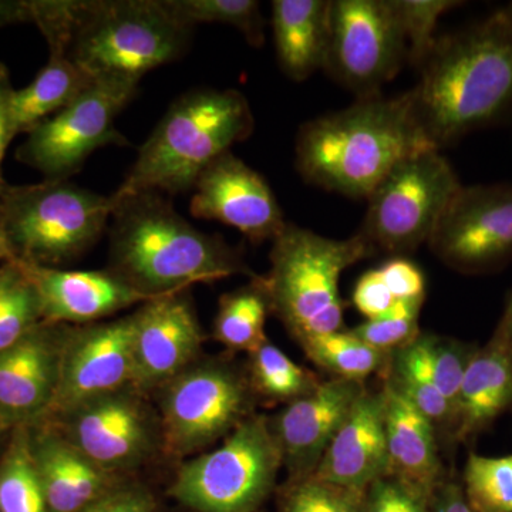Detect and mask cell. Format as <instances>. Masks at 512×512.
Returning <instances> with one entry per match:
<instances>
[{
    "label": "cell",
    "mask_w": 512,
    "mask_h": 512,
    "mask_svg": "<svg viewBox=\"0 0 512 512\" xmlns=\"http://www.w3.org/2000/svg\"><path fill=\"white\" fill-rule=\"evenodd\" d=\"M420 73L414 113L439 150L503 119L512 107V15L501 8L439 37Z\"/></svg>",
    "instance_id": "6da1fadb"
},
{
    "label": "cell",
    "mask_w": 512,
    "mask_h": 512,
    "mask_svg": "<svg viewBox=\"0 0 512 512\" xmlns=\"http://www.w3.org/2000/svg\"><path fill=\"white\" fill-rule=\"evenodd\" d=\"M434 147L414 113L410 92L357 99L299 128L295 165L306 183L367 200L406 158Z\"/></svg>",
    "instance_id": "7a4b0ae2"
},
{
    "label": "cell",
    "mask_w": 512,
    "mask_h": 512,
    "mask_svg": "<svg viewBox=\"0 0 512 512\" xmlns=\"http://www.w3.org/2000/svg\"><path fill=\"white\" fill-rule=\"evenodd\" d=\"M110 197V271L148 298L232 275L256 278L237 249L192 227L161 192Z\"/></svg>",
    "instance_id": "3957f363"
},
{
    "label": "cell",
    "mask_w": 512,
    "mask_h": 512,
    "mask_svg": "<svg viewBox=\"0 0 512 512\" xmlns=\"http://www.w3.org/2000/svg\"><path fill=\"white\" fill-rule=\"evenodd\" d=\"M254 128L249 101L238 90H191L171 104L116 194L190 191L208 165Z\"/></svg>",
    "instance_id": "277c9868"
},
{
    "label": "cell",
    "mask_w": 512,
    "mask_h": 512,
    "mask_svg": "<svg viewBox=\"0 0 512 512\" xmlns=\"http://www.w3.org/2000/svg\"><path fill=\"white\" fill-rule=\"evenodd\" d=\"M373 254L359 232L350 238L332 239L289 222L272 241L271 268L258 278L259 284L269 309L299 346L343 329L340 276Z\"/></svg>",
    "instance_id": "5b68a950"
},
{
    "label": "cell",
    "mask_w": 512,
    "mask_h": 512,
    "mask_svg": "<svg viewBox=\"0 0 512 512\" xmlns=\"http://www.w3.org/2000/svg\"><path fill=\"white\" fill-rule=\"evenodd\" d=\"M192 30L163 0H82L67 55L93 79L140 82L151 70L181 59Z\"/></svg>",
    "instance_id": "8992f818"
},
{
    "label": "cell",
    "mask_w": 512,
    "mask_h": 512,
    "mask_svg": "<svg viewBox=\"0 0 512 512\" xmlns=\"http://www.w3.org/2000/svg\"><path fill=\"white\" fill-rule=\"evenodd\" d=\"M111 197L69 181L5 188L0 222L15 261L49 266L73 261L93 247L110 222Z\"/></svg>",
    "instance_id": "52a82bcc"
},
{
    "label": "cell",
    "mask_w": 512,
    "mask_h": 512,
    "mask_svg": "<svg viewBox=\"0 0 512 512\" xmlns=\"http://www.w3.org/2000/svg\"><path fill=\"white\" fill-rule=\"evenodd\" d=\"M281 450L264 414H251L207 453L178 468L170 495L194 512H255L275 490Z\"/></svg>",
    "instance_id": "ba28073f"
},
{
    "label": "cell",
    "mask_w": 512,
    "mask_h": 512,
    "mask_svg": "<svg viewBox=\"0 0 512 512\" xmlns=\"http://www.w3.org/2000/svg\"><path fill=\"white\" fill-rule=\"evenodd\" d=\"M441 150L423 151L396 165L367 198L359 234L373 251L402 256L429 244L461 190Z\"/></svg>",
    "instance_id": "9c48e42d"
},
{
    "label": "cell",
    "mask_w": 512,
    "mask_h": 512,
    "mask_svg": "<svg viewBox=\"0 0 512 512\" xmlns=\"http://www.w3.org/2000/svg\"><path fill=\"white\" fill-rule=\"evenodd\" d=\"M156 392L163 453L185 458L225 439L251 416L248 377L221 360L195 362Z\"/></svg>",
    "instance_id": "30bf717a"
},
{
    "label": "cell",
    "mask_w": 512,
    "mask_h": 512,
    "mask_svg": "<svg viewBox=\"0 0 512 512\" xmlns=\"http://www.w3.org/2000/svg\"><path fill=\"white\" fill-rule=\"evenodd\" d=\"M138 83L96 77L69 106L30 131L16 160L40 171L46 180L69 181L99 148L128 146L116 120L136 97Z\"/></svg>",
    "instance_id": "8fae6325"
},
{
    "label": "cell",
    "mask_w": 512,
    "mask_h": 512,
    "mask_svg": "<svg viewBox=\"0 0 512 512\" xmlns=\"http://www.w3.org/2000/svg\"><path fill=\"white\" fill-rule=\"evenodd\" d=\"M407 60L389 0H332L325 70L359 99L377 96Z\"/></svg>",
    "instance_id": "7c38bea8"
},
{
    "label": "cell",
    "mask_w": 512,
    "mask_h": 512,
    "mask_svg": "<svg viewBox=\"0 0 512 512\" xmlns=\"http://www.w3.org/2000/svg\"><path fill=\"white\" fill-rule=\"evenodd\" d=\"M56 420L74 447L116 476L163 453L160 417L134 386L90 400Z\"/></svg>",
    "instance_id": "4fadbf2b"
},
{
    "label": "cell",
    "mask_w": 512,
    "mask_h": 512,
    "mask_svg": "<svg viewBox=\"0 0 512 512\" xmlns=\"http://www.w3.org/2000/svg\"><path fill=\"white\" fill-rule=\"evenodd\" d=\"M427 245L461 274H488L510 264L512 185L461 187Z\"/></svg>",
    "instance_id": "5bb4252c"
},
{
    "label": "cell",
    "mask_w": 512,
    "mask_h": 512,
    "mask_svg": "<svg viewBox=\"0 0 512 512\" xmlns=\"http://www.w3.org/2000/svg\"><path fill=\"white\" fill-rule=\"evenodd\" d=\"M134 315L69 328L64 339L59 389L49 416L133 386Z\"/></svg>",
    "instance_id": "9a60e30c"
},
{
    "label": "cell",
    "mask_w": 512,
    "mask_h": 512,
    "mask_svg": "<svg viewBox=\"0 0 512 512\" xmlns=\"http://www.w3.org/2000/svg\"><path fill=\"white\" fill-rule=\"evenodd\" d=\"M192 190V217L229 225L254 244L274 241L288 224L265 178L231 151L208 165Z\"/></svg>",
    "instance_id": "2e32d148"
},
{
    "label": "cell",
    "mask_w": 512,
    "mask_h": 512,
    "mask_svg": "<svg viewBox=\"0 0 512 512\" xmlns=\"http://www.w3.org/2000/svg\"><path fill=\"white\" fill-rule=\"evenodd\" d=\"M133 315V386L147 394L198 362L204 333L187 291L150 299Z\"/></svg>",
    "instance_id": "e0dca14e"
},
{
    "label": "cell",
    "mask_w": 512,
    "mask_h": 512,
    "mask_svg": "<svg viewBox=\"0 0 512 512\" xmlns=\"http://www.w3.org/2000/svg\"><path fill=\"white\" fill-rule=\"evenodd\" d=\"M66 325L40 322L0 350V421L23 427L49 416L59 389Z\"/></svg>",
    "instance_id": "ac0fdd59"
},
{
    "label": "cell",
    "mask_w": 512,
    "mask_h": 512,
    "mask_svg": "<svg viewBox=\"0 0 512 512\" xmlns=\"http://www.w3.org/2000/svg\"><path fill=\"white\" fill-rule=\"evenodd\" d=\"M365 392V382L332 377L269 417L289 478L315 473L330 441Z\"/></svg>",
    "instance_id": "d6986e66"
},
{
    "label": "cell",
    "mask_w": 512,
    "mask_h": 512,
    "mask_svg": "<svg viewBox=\"0 0 512 512\" xmlns=\"http://www.w3.org/2000/svg\"><path fill=\"white\" fill-rule=\"evenodd\" d=\"M18 262V261H15ZM35 286L42 322L90 325L150 301L147 295L109 271H62L18 262Z\"/></svg>",
    "instance_id": "ffe728a7"
},
{
    "label": "cell",
    "mask_w": 512,
    "mask_h": 512,
    "mask_svg": "<svg viewBox=\"0 0 512 512\" xmlns=\"http://www.w3.org/2000/svg\"><path fill=\"white\" fill-rule=\"evenodd\" d=\"M386 434V397L366 392L359 397L348 419L330 441L313 476L346 487L367 490L389 476Z\"/></svg>",
    "instance_id": "44dd1931"
},
{
    "label": "cell",
    "mask_w": 512,
    "mask_h": 512,
    "mask_svg": "<svg viewBox=\"0 0 512 512\" xmlns=\"http://www.w3.org/2000/svg\"><path fill=\"white\" fill-rule=\"evenodd\" d=\"M30 450L49 512H80L120 484L119 476L96 466L56 426L30 436Z\"/></svg>",
    "instance_id": "7402d4cb"
},
{
    "label": "cell",
    "mask_w": 512,
    "mask_h": 512,
    "mask_svg": "<svg viewBox=\"0 0 512 512\" xmlns=\"http://www.w3.org/2000/svg\"><path fill=\"white\" fill-rule=\"evenodd\" d=\"M512 409V355L503 338L491 339L471 356L456 404L451 440L467 443Z\"/></svg>",
    "instance_id": "603a6c76"
},
{
    "label": "cell",
    "mask_w": 512,
    "mask_h": 512,
    "mask_svg": "<svg viewBox=\"0 0 512 512\" xmlns=\"http://www.w3.org/2000/svg\"><path fill=\"white\" fill-rule=\"evenodd\" d=\"M389 476L431 497L446 480L437 429L429 419L383 383Z\"/></svg>",
    "instance_id": "cb8c5ba5"
},
{
    "label": "cell",
    "mask_w": 512,
    "mask_h": 512,
    "mask_svg": "<svg viewBox=\"0 0 512 512\" xmlns=\"http://www.w3.org/2000/svg\"><path fill=\"white\" fill-rule=\"evenodd\" d=\"M332 0H275L272 32L276 56L286 77L305 82L325 69Z\"/></svg>",
    "instance_id": "d4e9b609"
},
{
    "label": "cell",
    "mask_w": 512,
    "mask_h": 512,
    "mask_svg": "<svg viewBox=\"0 0 512 512\" xmlns=\"http://www.w3.org/2000/svg\"><path fill=\"white\" fill-rule=\"evenodd\" d=\"M93 82V77L74 64L62 50H50L49 62L25 89L12 96V121L16 136L59 113L76 100Z\"/></svg>",
    "instance_id": "484cf974"
},
{
    "label": "cell",
    "mask_w": 512,
    "mask_h": 512,
    "mask_svg": "<svg viewBox=\"0 0 512 512\" xmlns=\"http://www.w3.org/2000/svg\"><path fill=\"white\" fill-rule=\"evenodd\" d=\"M476 349V345L463 340L419 332L409 343L390 353L389 365L429 380L456 410L461 382Z\"/></svg>",
    "instance_id": "4316f807"
},
{
    "label": "cell",
    "mask_w": 512,
    "mask_h": 512,
    "mask_svg": "<svg viewBox=\"0 0 512 512\" xmlns=\"http://www.w3.org/2000/svg\"><path fill=\"white\" fill-rule=\"evenodd\" d=\"M271 313L268 298L258 276L251 284L225 293L214 322V339L235 352H254L266 340V316Z\"/></svg>",
    "instance_id": "83f0119b"
},
{
    "label": "cell",
    "mask_w": 512,
    "mask_h": 512,
    "mask_svg": "<svg viewBox=\"0 0 512 512\" xmlns=\"http://www.w3.org/2000/svg\"><path fill=\"white\" fill-rule=\"evenodd\" d=\"M248 372L252 393L269 402H295L318 389L320 384L315 373L293 362L269 340L249 353Z\"/></svg>",
    "instance_id": "f1b7e54d"
},
{
    "label": "cell",
    "mask_w": 512,
    "mask_h": 512,
    "mask_svg": "<svg viewBox=\"0 0 512 512\" xmlns=\"http://www.w3.org/2000/svg\"><path fill=\"white\" fill-rule=\"evenodd\" d=\"M301 348L312 363L333 377L357 382L383 373L390 359V353L367 345L350 330L343 329L306 340Z\"/></svg>",
    "instance_id": "f546056e"
},
{
    "label": "cell",
    "mask_w": 512,
    "mask_h": 512,
    "mask_svg": "<svg viewBox=\"0 0 512 512\" xmlns=\"http://www.w3.org/2000/svg\"><path fill=\"white\" fill-rule=\"evenodd\" d=\"M0 464V512H49L30 450V436L19 427Z\"/></svg>",
    "instance_id": "4dcf8cb0"
},
{
    "label": "cell",
    "mask_w": 512,
    "mask_h": 512,
    "mask_svg": "<svg viewBox=\"0 0 512 512\" xmlns=\"http://www.w3.org/2000/svg\"><path fill=\"white\" fill-rule=\"evenodd\" d=\"M165 8L181 25L194 29L201 23L232 26L249 45L265 43V20L255 0H163Z\"/></svg>",
    "instance_id": "1f68e13d"
},
{
    "label": "cell",
    "mask_w": 512,
    "mask_h": 512,
    "mask_svg": "<svg viewBox=\"0 0 512 512\" xmlns=\"http://www.w3.org/2000/svg\"><path fill=\"white\" fill-rule=\"evenodd\" d=\"M42 322L35 286L18 262L0 269V350L10 348Z\"/></svg>",
    "instance_id": "d6a6232c"
},
{
    "label": "cell",
    "mask_w": 512,
    "mask_h": 512,
    "mask_svg": "<svg viewBox=\"0 0 512 512\" xmlns=\"http://www.w3.org/2000/svg\"><path fill=\"white\" fill-rule=\"evenodd\" d=\"M367 490L316 476L289 478L279 490V512H366Z\"/></svg>",
    "instance_id": "836d02e7"
},
{
    "label": "cell",
    "mask_w": 512,
    "mask_h": 512,
    "mask_svg": "<svg viewBox=\"0 0 512 512\" xmlns=\"http://www.w3.org/2000/svg\"><path fill=\"white\" fill-rule=\"evenodd\" d=\"M461 484L474 512H512V454L484 457L470 453Z\"/></svg>",
    "instance_id": "e575fe53"
},
{
    "label": "cell",
    "mask_w": 512,
    "mask_h": 512,
    "mask_svg": "<svg viewBox=\"0 0 512 512\" xmlns=\"http://www.w3.org/2000/svg\"><path fill=\"white\" fill-rule=\"evenodd\" d=\"M389 3L403 30L407 62L419 69L436 45L434 33L441 16L463 5L454 0H389Z\"/></svg>",
    "instance_id": "d590c367"
},
{
    "label": "cell",
    "mask_w": 512,
    "mask_h": 512,
    "mask_svg": "<svg viewBox=\"0 0 512 512\" xmlns=\"http://www.w3.org/2000/svg\"><path fill=\"white\" fill-rule=\"evenodd\" d=\"M423 303L424 299L397 301L383 315L366 319L356 328L350 329V332L367 345L392 353L409 343L420 332L419 319Z\"/></svg>",
    "instance_id": "8d00e7d4"
},
{
    "label": "cell",
    "mask_w": 512,
    "mask_h": 512,
    "mask_svg": "<svg viewBox=\"0 0 512 512\" xmlns=\"http://www.w3.org/2000/svg\"><path fill=\"white\" fill-rule=\"evenodd\" d=\"M383 375L384 383L393 392L399 394L407 403L412 404L417 412L423 414L436 426V429L441 427L446 430L451 439L456 410L433 383L416 373L390 366L389 363H387Z\"/></svg>",
    "instance_id": "74e56055"
},
{
    "label": "cell",
    "mask_w": 512,
    "mask_h": 512,
    "mask_svg": "<svg viewBox=\"0 0 512 512\" xmlns=\"http://www.w3.org/2000/svg\"><path fill=\"white\" fill-rule=\"evenodd\" d=\"M430 498L392 476L367 488L366 512H430Z\"/></svg>",
    "instance_id": "f35d334b"
},
{
    "label": "cell",
    "mask_w": 512,
    "mask_h": 512,
    "mask_svg": "<svg viewBox=\"0 0 512 512\" xmlns=\"http://www.w3.org/2000/svg\"><path fill=\"white\" fill-rule=\"evenodd\" d=\"M387 288L390 289L396 301L409 299H424L426 295V279L423 271L409 259L396 256L380 266Z\"/></svg>",
    "instance_id": "ab89813d"
},
{
    "label": "cell",
    "mask_w": 512,
    "mask_h": 512,
    "mask_svg": "<svg viewBox=\"0 0 512 512\" xmlns=\"http://www.w3.org/2000/svg\"><path fill=\"white\" fill-rule=\"evenodd\" d=\"M154 495L140 484L120 483L80 512H156Z\"/></svg>",
    "instance_id": "60d3db41"
},
{
    "label": "cell",
    "mask_w": 512,
    "mask_h": 512,
    "mask_svg": "<svg viewBox=\"0 0 512 512\" xmlns=\"http://www.w3.org/2000/svg\"><path fill=\"white\" fill-rule=\"evenodd\" d=\"M396 302L379 268L360 276L353 289V305L366 319H375L383 315Z\"/></svg>",
    "instance_id": "b9f144b4"
},
{
    "label": "cell",
    "mask_w": 512,
    "mask_h": 512,
    "mask_svg": "<svg viewBox=\"0 0 512 512\" xmlns=\"http://www.w3.org/2000/svg\"><path fill=\"white\" fill-rule=\"evenodd\" d=\"M15 89L10 82L8 67L0 62V187L6 185L3 180L2 164L6 150L16 137L12 121V96Z\"/></svg>",
    "instance_id": "7bdbcfd3"
},
{
    "label": "cell",
    "mask_w": 512,
    "mask_h": 512,
    "mask_svg": "<svg viewBox=\"0 0 512 512\" xmlns=\"http://www.w3.org/2000/svg\"><path fill=\"white\" fill-rule=\"evenodd\" d=\"M430 512H474L461 481L446 478L430 498Z\"/></svg>",
    "instance_id": "ee69618b"
},
{
    "label": "cell",
    "mask_w": 512,
    "mask_h": 512,
    "mask_svg": "<svg viewBox=\"0 0 512 512\" xmlns=\"http://www.w3.org/2000/svg\"><path fill=\"white\" fill-rule=\"evenodd\" d=\"M19 22H32L29 2L0 0V28Z\"/></svg>",
    "instance_id": "f6af8a7d"
},
{
    "label": "cell",
    "mask_w": 512,
    "mask_h": 512,
    "mask_svg": "<svg viewBox=\"0 0 512 512\" xmlns=\"http://www.w3.org/2000/svg\"><path fill=\"white\" fill-rule=\"evenodd\" d=\"M495 332L503 338L505 345L510 349L512 355V291L510 295H508L503 316H501L500 323H498Z\"/></svg>",
    "instance_id": "bcb514c9"
},
{
    "label": "cell",
    "mask_w": 512,
    "mask_h": 512,
    "mask_svg": "<svg viewBox=\"0 0 512 512\" xmlns=\"http://www.w3.org/2000/svg\"><path fill=\"white\" fill-rule=\"evenodd\" d=\"M0 259H8V262L15 261L12 247H10L8 235H6L5 228L0 222Z\"/></svg>",
    "instance_id": "7dc6e473"
},
{
    "label": "cell",
    "mask_w": 512,
    "mask_h": 512,
    "mask_svg": "<svg viewBox=\"0 0 512 512\" xmlns=\"http://www.w3.org/2000/svg\"><path fill=\"white\" fill-rule=\"evenodd\" d=\"M6 187H8V184L2 185V187H0V207H2L3 192H5Z\"/></svg>",
    "instance_id": "c3c4849f"
},
{
    "label": "cell",
    "mask_w": 512,
    "mask_h": 512,
    "mask_svg": "<svg viewBox=\"0 0 512 512\" xmlns=\"http://www.w3.org/2000/svg\"><path fill=\"white\" fill-rule=\"evenodd\" d=\"M505 10H507L508 13H510V15H512V2L511 3H508L507 6H504Z\"/></svg>",
    "instance_id": "681fc988"
},
{
    "label": "cell",
    "mask_w": 512,
    "mask_h": 512,
    "mask_svg": "<svg viewBox=\"0 0 512 512\" xmlns=\"http://www.w3.org/2000/svg\"><path fill=\"white\" fill-rule=\"evenodd\" d=\"M0 424H2V421H0Z\"/></svg>",
    "instance_id": "f907efd6"
}]
</instances>
